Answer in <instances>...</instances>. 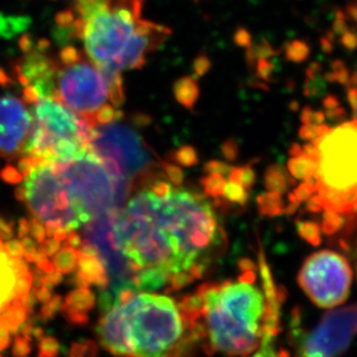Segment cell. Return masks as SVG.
Listing matches in <instances>:
<instances>
[{"label": "cell", "instance_id": "13", "mask_svg": "<svg viewBox=\"0 0 357 357\" xmlns=\"http://www.w3.org/2000/svg\"><path fill=\"white\" fill-rule=\"evenodd\" d=\"M17 78L24 87L34 88L40 98L54 96L57 73V56L47 54L44 47L24 50L15 68Z\"/></svg>", "mask_w": 357, "mask_h": 357}, {"label": "cell", "instance_id": "44", "mask_svg": "<svg viewBox=\"0 0 357 357\" xmlns=\"http://www.w3.org/2000/svg\"><path fill=\"white\" fill-rule=\"evenodd\" d=\"M68 231L65 229L64 227L61 226L58 228L56 231H54V238H57L58 241H65V239L68 238Z\"/></svg>", "mask_w": 357, "mask_h": 357}, {"label": "cell", "instance_id": "29", "mask_svg": "<svg viewBox=\"0 0 357 357\" xmlns=\"http://www.w3.org/2000/svg\"><path fill=\"white\" fill-rule=\"evenodd\" d=\"M6 252L10 255V257H13L15 259H21L24 257V245L21 241L17 239H10L8 242L3 244Z\"/></svg>", "mask_w": 357, "mask_h": 357}, {"label": "cell", "instance_id": "40", "mask_svg": "<svg viewBox=\"0 0 357 357\" xmlns=\"http://www.w3.org/2000/svg\"><path fill=\"white\" fill-rule=\"evenodd\" d=\"M36 290V297H38V302L40 303H47L51 300L50 290L45 288V287H40V288H35Z\"/></svg>", "mask_w": 357, "mask_h": 357}, {"label": "cell", "instance_id": "12", "mask_svg": "<svg viewBox=\"0 0 357 357\" xmlns=\"http://www.w3.org/2000/svg\"><path fill=\"white\" fill-rule=\"evenodd\" d=\"M24 103L12 95L0 98V156L3 159H17L24 152L34 121Z\"/></svg>", "mask_w": 357, "mask_h": 357}, {"label": "cell", "instance_id": "36", "mask_svg": "<svg viewBox=\"0 0 357 357\" xmlns=\"http://www.w3.org/2000/svg\"><path fill=\"white\" fill-rule=\"evenodd\" d=\"M307 54V50H305V45L302 43H295L290 47L289 50H288V56H289L291 59H302V58L305 57Z\"/></svg>", "mask_w": 357, "mask_h": 357}, {"label": "cell", "instance_id": "22", "mask_svg": "<svg viewBox=\"0 0 357 357\" xmlns=\"http://www.w3.org/2000/svg\"><path fill=\"white\" fill-rule=\"evenodd\" d=\"M61 346L54 337H43L38 344V356L54 357L59 354Z\"/></svg>", "mask_w": 357, "mask_h": 357}, {"label": "cell", "instance_id": "16", "mask_svg": "<svg viewBox=\"0 0 357 357\" xmlns=\"http://www.w3.org/2000/svg\"><path fill=\"white\" fill-rule=\"evenodd\" d=\"M95 307L94 294L86 287H78L77 289L72 290L68 294L61 309L79 311V312H88Z\"/></svg>", "mask_w": 357, "mask_h": 357}, {"label": "cell", "instance_id": "23", "mask_svg": "<svg viewBox=\"0 0 357 357\" xmlns=\"http://www.w3.org/2000/svg\"><path fill=\"white\" fill-rule=\"evenodd\" d=\"M61 305H63V298L61 295H56L49 302L44 303V307L40 309V318L45 321L52 319L54 314L61 310Z\"/></svg>", "mask_w": 357, "mask_h": 357}, {"label": "cell", "instance_id": "27", "mask_svg": "<svg viewBox=\"0 0 357 357\" xmlns=\"http://www.w3.org/2000/svg\"><path fill=\"white\" fill-rule=\"evenodd\" d=\"M40 162L42 161L38 159V158L26 155L19 161V172H20L24 177H27Z\"/></svg>", "mask_w": 357, "mask_h": 357}, {"label": "cell", "instance_id": "19", "mask_svg": "<svg viewBox=\"0 0 357 357\" xmlns=\"http://www.w3.org/2000/svg\"><path fill=\"white\" fill-rule=\"evenodd\" d=\"M79 251L70 245L63 246L52 256L54 268L61 274H70L75 272L78 265Z\"/></svg>", "mask_w": 357, "mask_h": 357}, {"label": "cell", "instance_id": "3", "mask_svg": "<svg viewBox=\"0 0 357 357\" xmlns=\"http://www.w3.org/2000/svg\"><path fill=\"white\" fill-rule=\"evenodd\" d=\"M98 334L102 347L125 356L183 355L198 342L195 324L182 304L149 291H139L105 312Z\"/></svg>", "mask_w": 357, "mask_h": 357}, {"label": "cell", "instance_id": "7", "mask_svg": "<svg viewBox=\"0 0 357 357\" xmlns=\"http://www.w3.org/2000/svg\"><path fill=\"white\" fill-rule=\"evenodd\" d=\"M59 172L70 202L82 225L96 216L124 206L135 183L116 178L101 158L89 149L84 155L71 161H50Z\"/></svg>", "mask_w": 357, "mask_h": 357}, {"label": "cell", "instance_id": "41", "mask_svg": "<svg viewBox=\"0 0 357 357\" xmlns=\"http://www.w3.org/2000/svg\"><path fill=\"white\" fill-rule=\"evenodd\" d=\"M195 68L198 75H204L209 68V61L205 57H199L195 63Z\"/></svg>", "mask_w": 357, "mask_h": 357}, {"label": "cell", "instance_id": "9", "mask_svg": "<svg viewBox=\"0 0 357 357\" xmlns=\"http://www.w3.org/2000/svg\"><path fill=\"white\" fill-rule=\"evenodd\" d=\"M24 186L27 191L26 202L33 216L43 222L61 220L68 233L80 228L82 223L72 207L68 190L52 162L38 163L26 177Z\"/></svg>", "mask_w": 357, "mask_h": 357}, {"label": "cell", "instance_id": "20", "mask_svg": "<svg viewBox=\"0 0 357 357\" xmlns=\"http://www.w3.org/2000/svg\"><path fill=\"white\" fill-rule=\"evenodd\" d=\"M98 353V344L93 340H82L72 344L68 355L73 357L96 356Z\"/></svg>", "mask_w": 357, "mask_h": 357}, {"label": "cell", "instance_id": "34", "mask_svg": "<svg viewBox=\"0 0 357 357\" xmlns=\"http://www.w3.org/2000/svg\"><path fill=\"white\" fill-rule=\"evenodd\" d=\"M42 251H43L47 257L54 256V253L57 252L58 250L61 249V241L57 238L47 239L42 243Z\"/></svg>", "mask_w": 357, "mask_h": 357}, {"label": "cell", "instance_id": "15", "mask_svg": "<svg viewBox=\"0 0 357 357\" xmlns=\"http://www.w3.org/2000/svg\"><path fill=\"white\" fill-rule=\"evenodd\" d=\"M78 266L77 274L91 284L101 289H105L110 284L108 272L101 258L79 251Z\"/></svg>", "mask_w": 357, "mask_h": 357}, {"label": "cell", "instance_id": "4", "mask_svg": "<svg viewBox=\"0 0 357 357\" xmlns=\"http://www.w3.org/2000/svg\"><path fill=\"white\" fill-rule=\"evenodd\" d=\"M144 5L145 0H112L82 17L72 12L68 26L105 71L139 70L172 35L168 27L142 19Z\"/></svg>", "mask_w": 357, "mask_h": 357}, {"label": "cell", "instance_id": "47", "mask_svg": "<svg viewBox=\"0 0 357 357\" xmlns=\"http://www.w3.org/2000/svg\"><path fill=\"white\" fill-rule=\"evenodd\" d=\"M8 82L7 75L3 71H0V84H6Z\"/></svg>", "mask_w": 357, "mask_h": 357}, {"label": "cell", "instance_id": "6", "mask_svg": "<svg viewBox=\"0 0 357 357\" xmlns=\"http://www.w3.org/2000/svg\"><path fill=\"white\" fill-rule=\"evenodd\" d=\"M54 98L95 128L96 112L105 105L119 108L125 102L119 72L105 71L84 51L68 45L57 54Z\"/></svg>", "mask_w": 357, "mask_h": 357}, {"label": "cell", "instance_id": "2", "mask_svg": "<svg viewBox=\"0 0 357 357\" xmlns=\"http://www.w3.org/2000/svg\"><path fill=\"white\" fill-rule=\"evenodd\" d=\"M265 291L246 271L238 280L204 284L181 302L196 326L198 342L208 354L273 355L279 301L268 267L261 264Z\"/></svg>", "mask_w": 357, "mask_h": 357}, {"label": "cell", "instance_id": "37", "mask_svg": "<svg viewBox=\"0 0 357 357\" xmlns=\"http://www.w3.org/2000/svg\"><path fill=\"white\" fill-rule=\"evenodd\" d=\"M10 344V331L0 324V351H5Z\"/></svg>", "mask_w": 357, "mask_h": 357}, {"label": "cell", "instance_id": "35", "mask_svg": "<svg viewBox=\"0 0 357 357\" xmlns=\"http://www.w3.org/2000/svg\"><path fill=\"white\" fill-rule=\"evenodd\" d=\"M13 227L14 222L12 221H7V220L0 218V238L3 241H8V239L13 237Z\"/></svg>", "mask_w": 357, "mask_h": 357}, {"label": "cell", "instance_id": "18", "mask_svg": "<svg viewBox=\"0 0 357 357\" xmlns=\"http://www.w3.org/2000/svg\"><path fill=\"white\" fill-rule=\"evenodd\" d=\"M27 319V311L22 301H15L0 314V324H3L10 333L17 334L21 324Z\"/></svg>", "mask_w": 357, "mask_h": 357}, {"label": "cell", "instance_id": "10", "mask_svg": "<svg viewBox=\"0 0 357 357\" xmlns=\"http://www.w3.org/2000/svg\"><path fill=\"white\" fill-rule=\"evenodd\" d=\"M91 149L98 155L115 160L121 172L133 183L139 176L149 172L152 163L138 133L133 128L119 124L117 121L93 128Z\"/></svg>", "mask_w": 357, "mask_h": 357}, {"label": "cell", "instance_id": "46", "mask_svg": "<svg viewBox=\"0 0 357 357\" xmlns=\"http://www.w3.org/2000/svg\"><path fill=\"white\" fill-rule=\"evenodd\" d=\"M31 335L35 337V339H38V340H40L42 337H44V331L40 328V327H35L33 328V333H31Z\"/></svg>", "mask_w": 357, "mask_h": 357}, {"label": "cell", "instance_id": "42", "mask_svg": "<svg viewBox=\"0 0 357 357\" xmlns=\"http://www.w3.org/2000/svg\"><path fill=\"white\" fill-rule=\"evenodd\" d=\"M81 244H82V239L79 236L78 234L70 233L68 238H66V245L72 246V248H75V249H78L80 248Z\"/></svg>", "mask_w": 357, "mask_h": 357}, {"label": "cell", "instance_id": "48", "mask_svg": "<svg viewBox=\"0 0 357 357\" xmlns=\"http://www.w3.org/2000/svg\"><path fill=\"white\" fill-rule=\"evenodd\" d=\"M357 257V256H356Z\"/></svg>", "mask_w": 357, "mask_h": 357}, {"label": "cell", "instance_id": "17", "mask_svg": "<svg viewBox=\"0 0 357 357\" xmlns=\"http://www.w3.org/2000/svg\"><path fill=\"white\" fill-rule=\"evenodd\" d=\"M174 94L179 103L191 108L199 96V87L196 80L192 77H185L179 79L174 84Z\"/></svg>", "mask_w": 357, "mask_h": 357}, {"label": "cell", "instance_id": "25", "mask_svg": "<svg viewBox=\"0 0 357 357\" xmlns=\"http://www.w3.org/2000/svg\"><path fill=\"white\" fill-rule=\"evenodd\" d=\"M29 342H31V341L26 339V337H22L21 334L20 335H15V339H14L13 351H12L14 356H27V355L31 351V346Z\"/></svg>", "mask_w": 357, "mask_h": 357}, {"label": "cell", "instance_id": "31", "mask_svg": "<svg viewBox=\"0 0 357 357\" xmlns=\"http://www.w3.org/2000/svg\"><path fill=\"white\" fill-rule=\"evenodd\" d=\"M61 311L66 319L75 325H84L89 320L87 312H79V311L68 310V309H61Z\"/></svg>", "mask_w": 357, "mask_h": 357}, {"label": "cell", "instance_id": "5", "mask_svg": "<svg viewBox=\"0 0 357 357\" xmlns=\"http://www.w3.org/2000/svg\"><path fill=\"white\" fill-rule=\"evenodd\" d=\"M316 139L307 149L311 172L302 186L312 205L328 213L357 209V119L335 128L316 126Z\"/></svg>", "mask_w": 357, "mask_h": 357}, {"label": "cell", "instance_id": "45", "mask_svg": "<svg viewBox=\"0 0 357 357\" xmlns=\"http://www.w3.org/2000/svg\"><path fill=\"white\" fill-rule=\"evenodd\" d=\"M15 197H17V200H20V202H26V199H27V191H26V188L24 185L19 186L15 190Z\"/></svg>", "mask_w": 357, "mask_h": 357}, {"label": "cell", "instance_id": "30", "mask_svg": "<svg viewBox=\"0 0 357 357\" xmlns=\"http://www.w3.org/2000/svg\"><path fill=\"white\" fill-rule=\"evenodd\" d=\"M22 241V245H24V257L27 259L28 263H34L35 255L38 252V245L35 243L34 239L31 237L24 236V238H21Z\"/></svg>", "mask_w": 357, "mask_h": 357}, {"label": "cell", "instance_id": "26", "mask_svg": "<svg viewBox=\"0 0 357 357\" xmlns=\"http://www.w3.org/2000/svg\"><path fill=\"white\" fill-rule=\"evenodd\" d=\"M29 233L31 234V236L34 237L40 244L45 241V226L43 225V221H40L38 218H33L29 221Z\"/></svg>", "mask_w": 357, "mask_h": 357}, {"label": "cell", "instance_id": "21", "mask_svg": "<svg viewBox=\"0 0 357 357\" xmlns=\"http://www.w3.org/2000/svg\"><path fill=\"white\" fill-rule=\"evenodd\" d=\"M112 0H73L75 3V17H82L98 7L103 6L105 3H110Z\"/></svg>", "mask_w": 357, "mask_h": 357}, {"label": "cell", "instance_id": "14", "mask_svg": "<svg viewBox=\"0 0 357 357\" xmlns=\"http://www.w3.org/2000/svg\"><path fill=\"white\" fill-rule=\"evenodd\" d=\"M34 274L27 264L0 249V314L15 301H22L31 291Z\"/></svg>", "mask_w": 357, "mask_h": 357}, {"label": "cell", "instance_id": "38", "mask_svg": "<svg viewBox=\"0 0 357 357\" xmlns=\"http://www.w3.org/2000/svg\"><path fill=\"white\" fill-rule=\"evenodd\" d=\"M33 328H34V321L33 319H26L24 323L21 324L20 334L22 337H26L28 340L31 341V333H33Z\"/></svg>", "mask_w": 357, "mask_h": 357}, {"label": "cell", "instance_id": "1", "mask_svg": "<svg viewBox=\"0 0 357 357\" xmlns=\"http://www.w3.org/2000/svg\"><path fill=\"white\" fill-rule=\"evenodd\" d=\"M137 181L142 189L114 218L116 245L139 272L162 271L168 290L181 289L202 277L222 249L219 218L199 193L174 188L154 172Z\"/></svg>", "mask_w": 357, "mask_h": 357}, {"label": "cell", "instance_id": "24", "mask_svg": "<svg viewBox=\"0 0 357 357\" xmlns=\"http://www.w3.org/2000/svg\"><path fill=\"white\" fill-rule=\"evenodd\" d=\"M0 178L8 184H20L24 181V175L13 165H8L0 170Z\"/></svg>", "mask_w": 357, "mask_h": 357}, {"label": "cell", "instance_id": "33", "mask_svg": "<svg viewBox=\"0 0 357 357\" xmlns=\"http://www.w3.org/2000/svg\"><path fill=\"white\" fill-rule=\"evenodd\" d=\"M348 98L351 108L354 110L357 117V75L349 79V88H348Z\"/></svg>", "mask_w": 357, "mask_h": 357}, {"label": "cell", "instance_id": "43", "mask_svg": "<svg viewBox=\"0 0 357 357\" xmlns=\"http://www.w3.org/2000/svg\"><path fill=\"white\" fill-rule=\"evenodd\" d=\"M29 233V222L26 219H21L19 222V229H17V237L24 238V236H27Z\"/></svg>", "mask_w": 357, "mask_h": 357}, {"label": "cell", "instance_id": "8", "mask_svg": "<svg viewBox=\"0 0 357 357\" xmlns=\"http://www.w3.org/2000/svg\"><path fill=\"white\" fill-rule=\"evenodd\" d=\"M351 265L339 253L324 250L309 257L298 274L304 293L320 307L344 303L351 291Z\"/></svg>", "mask_w": 357, "mask_h": 357}, {"label": "cell", "instance_id": "28", "mask_svg": "<svg viewBox=\"0 0 357 357\" xmlns=\"http://www.w3.org/2000/svg\"><path fill=\"white\" fill-rule=\"evenodd\" d=\"M34 263L38 265V268L45 274L52 273L54 271V264L47 259V255L42 251V249L38 250V252L35 255Z\"/></svg>", "mask_w": 357, "mask_h": 357}, {"label": "cell", "instance_id": "32", "mask_svg": "<svg viewBox=\"0 0 357 357\" xmlns=\"http://www.w3.org/2000/svg\"><path fill=\"white\" fill-rule=\"evenodd\" d=\"M61 281H63V274H61V272H58V271H56V272L54 271L52 273L44 275L42 286L51 290L54 289V287L58 286Z\"/></svg>", "mask_w": 357, "mask_h": 357}, {"label": "cell", "instance_id": "39", "mask_svg": "<svg viewBox=\"0 0 357 357\" xmlns=\"http://www.w3.org/2000/svg\"><path fill=\"white\" fill-rule=\"evenodd\" d=\"M63 226L61 220H47L45 221V234L47 237H54V234L59 227Z\"/></svg>", "mask_w": 357, "mask_h": 357}, {"label": "cell", "instance_id": "11", "mask_svg": "<svg viewBox=\"0 0 357 357\" xmlns=\"http://www.w3.org/2000/svg\"><path fill=\"white\" fill-rule=\"evenodd\" d=\"M357 334V303L331 311L310 333L302 337L298 353L303 356L342 354Z\"/></svg>", "mask_w": 357, "mask_h": 357}]
</instances>
